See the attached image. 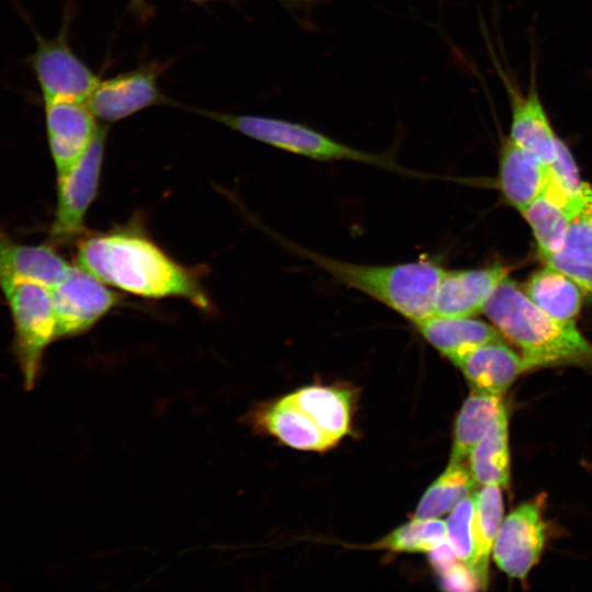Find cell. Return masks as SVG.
Here are the masks:
<instances>
[{"instance_id": "6da1fadb", "label": "cell", "mask_w": 592, "mask_h": 592, "mask_svg": "<svg viewBox=\"0 0 592 592\" xmlns=\"http://www.w3.org/2000/svg\"><path fill=\"white\" fill-rule=\"evenodd\" d=\"M76 258L79 267L124 292L149 298L180 297L198 308L209 307L196 277L137 232L87 237L77 244Z\"/></svg>"}, {"instance_id": "7a4b0ae2", "label": "cell", "mask_w": 592, "mask_h": 592, "mask_svg": "<svg viewBox=\"0 0 592 592\" xmlns=\"http://www.w3.org/2000/svg\"><path fill=\"white\" fill-rule=\"evenodd\" d=\"M482 312L521 351L526 372L559 365H592V343L574 322L554 319L506 276Z\"/></svg>"}, {"instance_id": "3957f363", "label": "cell", "mask_w": 592, "mask_h": 592, "mask_svg": "<svg viewBox=\"0 0 592 592\" xmlns=\"http://www.w3.org/2000/svg\"><path fill=\"white\" fill-rule=\"evenodd\" d=\"M304 253L340 283L371 296L413 323L433 315L435 293L445 271L434 261L374 265Z\"/></svg>"}, {"instance_id": "277c9868", "label": "cell", "mask_w": 592, "mask_h": 592, "mask_svg": "<svg viewBox=\"0 0 592 592\" xmlns=\"http://www.w3.org/2000/svg\"><path fill=\"white\" fill-rule=\"evenodd\" d=\"M202 114L252 139L309 159L350 160L390 170H401L388 155L361 150L297 122L262 115L212 111H204Z\"/></svg>"}, {"instance_id": "5b68a950", "label": "cell", "mask_w": 592, "mask_h": 592, "mask_svg": "<svg viewBox=\"0 0 592 592\" xmlns=\"http://www.w3.org/2000/svg\"><path fill=\"white\" fill-rule=\"evenodd\" d=\"M14 326L13 352L26 390L33 389L41 373L46 346L56 340V315L50 288L29 280L0 282Z\"/></svg>"}, {"instance_id": "8992f818", "label": "cell", "mask_w": 592, "mask_h": 592, "mask_svg": "<svg viewBox=\"0 0 592 592\" xmlns=\"http://www.w3.org/2000/svg\"><path fill=\"white\" fill-rule=\"evenodd\" d=\"M29 60L44 104L87 102L101 81L70 47L66 23L54 38L36 34V47Z\"/></svg>"}, {"instance_id": "52a82bcc", "label": "cell", "mask_w": 592, "mask_h": 592, "mask_svg": "<svg viewBox=\"0 0 592 592\" xmlns=\"http://www.w3.org/2000/svg\"><path fill=\"white\" fill-rule=\"evenodd\" d=\"M107 128L100 129L81 159L58 175L57 207L50 238L68 243L82 235L84 216L93 202L101 177Z\"/></svg>"}, {"instance_id": "ba28073f", "label": "cell", "mask_w": 592, "mask_h": 592, "mask_svg": "<svg viewBox=\"0 0 592 592\" xmlns=\"http://www.w3.org/2000/svg\"><path fill=\"white\" fill-rule=\"evenodd\" d=\"M56 315V339L77 335L90 329L118 301L105 283L79 266L50 288Z\"/></svg>"}, {"instance_id": "9c48e42d", "label": "cell", "mask_w": 592, "mask_h": 592, "mask_svg": "<svg viewBox=\"0 0 592 592\" xmlns=\"http://www.w3.org/2000/svg\"><path fill=\"white\" fill-rule=\"evenodd\" d=\"M545 539L539 504L523 503L502 521L491 555L509 577L524 579L538 561Z\"/></svg>"}, {"instance_id": "30bf717a", "label": "cell", "mask_w": 592, "mask_h": 592, "mask_svg": "<svg viewBox=\"0 0 592 592\" xmlns=\"http://www.w3.org/2000/svg\"><path fill=\"white\" fill-rule=\"evenodd\" d=\"M499 76L505 87L510 111L509 137L520 147L550 164L557 152L560 138L555 133L547 111L540 99L535 72L532 71L530 84L522 92L498 65Z\"/></svg>"}, {"instance_id": "8fae6325", "label": "cell", "mask_w": 592, "mask_h": 592, "mask_svg": "<svg viewBox=\"0 0 592 592\" xmlns=\"http://www.w3.org/2000/svg\"><path fill=\"white\" fill-rule=\"evenodd\" d=\"M159 72L157 66H143L100 81L86 103L103 122L126 118L164 101L157 83Z\"/></svg>"}, {"instance_id": "7c38bea8", "label": "cell", "mask_w": 592, "mask_h": 592, "mask_svg": "<svg viewBox=\"0 0 592 592\" xmlns=\"http://www.w3.org/2000/svg\"><path fill=\"white\" fill-rule=\"evenodd\" d=\"M44 106L49 150L59 175L81 159L100 126L86 102L59 101Z\"/></svg>"}, {"instance_id": "4fadbf2b", "label": "cell", "mask_w": 592, "mask_h": 592, "mask_svg": "<svg viewBox=\"0 0 592 592\" xmlns=\"http://www.w3.org/2000/svg\"><path fill=\"white\" fill-rule=\"evenodd\" d=\"M509 267L494 263L485 267L445 270L439 283L433 315L470 317L482 309Z\"/></svg>"}, {"instance_id": "5bb4252c", "label": "cell", "mask_w": 592, "mask_h": 592, "mask_svg": "<svg viewBox=\"0 0 592 592\" xmlns=\"http://www.w3.org/2000/svg\"><path fill=\"white\" fill-rule=\"evenodd\" d=\"M591 190V185L588 184L582 196L571 197L550 172L543 191L521 213L532 228L540 257L563 248L571 223Z\"/></svg>"}, {"instance_id": "9a60e30c", "label": "cell", "mask_w": 592, "mask_h": 592, "mask_svg": "<svg viewBox=\"0 0 592 592\" xmlns=\"http://www.w3.org/2000/svg\"><path fill=\"white\" fill-rule=\"evenodd\" d=\"M471 390L503 396L526 372L523 358L503 339L481 344L453 362Z\"/></svg>"}, {"instance_id": "2e32d148", "label": "cell", "mask_w": 592, "mask_h": 592, "mask_svg": "<svg viewBox=\"0 0 592 592\" xmlns=\"http://www.w3.org/2000/svg\"><path fill=\"white\" fill-rule=\"evenodd\" d=\"M549 177V164L509 136L502 138L498 184L508 204L522 213L543 191Z\"/></svg>"}, {"instance_id": "e0dca14e", "label": "cell", "mask_w": 592, "mask_h": 592, "mask_svg": "<svg viewBox=\"0 0 592 592\" xmlns=\"http://www.w3.org/2000/svg\"><path fill=\"white\" fill-rule=\"evenodd\" d=\"M71 265L50 246L23 244L0 228V282L29 278L52 288L69 273Z\"/></svg>"}, {"instance_id": "ac0fdd59", "label": "cell", "mask_w": 592, "mask_h": 592, "mask_svg": "<svg viewBox=\"0 0 592 592\" xmlns=\"http://www.w3.org/2000/svg\"><path fill=\"white\" fill-rule=\"evenodd\" d=\"M414 326L422 338L452 363L481 344L503 338L493 325L475 316L431 315Z\"/></svg>"}, {"instance_id": "d6986e66", "label": "cell", "mask_w": 592, "mask_h": 592, "mask_svg": "<svg viewBox=\"0 0 592 592\" xmlns=\"http://www.w3.org/2000/svg\"><path fill=\"white\" fill-rule=\"evenodd\" d=\"M255 426L300 451H326L335 445L287 395L255 411Z\"/></svg>"}, {"instance_id": "ffe728a7", "label": "cell", "mask_w": 592, "mask_h": 592, "mask_svg": "<svg viewBox=\"0 0 592 592\" xmlns=\"http://www.w3.org/2000/svg\"><path fill=\"white\" fill-rule=\"evenodd\" d=\"M287 397L337 444L351 426L353 394L334 386L312 385L297 389Z\"/></svg>"}, {"instance_id": "44dd1931", "label": "cell", "mask_w": 592, "mask_h": 592, "mask_svg": "<svg viewBox=\"0 0 592 592\" xmlns=\"http://www.w3.org/2000/svg\"><path fill=\"white\" fill-rule=\"evenodd\" d=\"M523 292L556 320L574 322L580 314L581 289L569 276L547 264L530 276Z\"/></svg>"}, {"instance_id": "7402d4cb", "label": "cell", "mask_w": 592, "mask_h": 592, "mask_svg": "<svg viewBox=\"0 0 592 592\" xmlns=\"http://www.w3.org/2000/svg\"><path fill=\"white\" fill-rule=\"evenodd\" d=\"M471 475L479 486L506 487L510 481L508 413L501 410L468 457Z\"/></svg>"}, {"instance_id": "603a6c76", "label": "cell", "mask_w": 592, "mask_h": 592, "mask_svg": "<svg viewBox=\"0 0 592 592\" xmlns=\"http://www.w3.org/2000/svg\"><path fill=\"white\" fill-rule=\"evenodd\" d=\"M502 396L473 390L457 414L452 462H466L475 445L504 408Z\"/></svg>"}, {"instance_id": "cb8c5ba5", "label": "cell", "mask_w": 592, "mask_h": 592, "mask_svg": "<svg viewBox=\"0 0 592 592\" xmlns=\"http://www.w3.org/2000/svg\"><path fill=\"white\" fill-rule=\"evenodd\" d=\"M476 481L467 462L449 460L445 470L423 493L413 519H437L471 494Z\"/></svg>"}, {"instance_id": "d4e9b609", "label": "cell", "mask_w": 592, "mask_h": 592, "mask_svg": "<svg viewBox=\"0 0 592 592\" xmlns=\"http://www.w3.org/2000/svg\"><path fill=\"white\" fill-rule=\"evenodd\" d=\"M503 521L501 487L486 485L475 491L476 557L474 573L482 590L488 583V565L492 547Z\"/></svg>"}, {"instance_id": "484cf974", "label": "cell", "mask_w": 592, "mask_h": 592, "mask_svg": "<svg viewBox=\"0 0 592 592\" xmlns=\"http://www.w3.org/2000/svg\"><path fill=\"white\" fill-rule=\"evenodd\" d=\"M446 540V523L437 519L412 521L399 526L373 547L399 553H429Z\"/></svg>"}, {"instance_id": "4316f807", "label": "cell", "mask_w": 592, "mask_h": 592, "mask_svg": "<svg viewBox=\"0 0 592 592\" xmlns=\"http://www.w3.org/2000/svg\"><path fill=\"white\" fill-rule=\"evenodd\" d=\"M445 523L446 542L457 559L473 570L476 557L475 492L451 511Z\"/></svg>"}, {"instance_id": "83f0119b", "label": "cell", "mask_w": 592, "mask_h": 592, "mask_svg": "<svg viewBox=\"0 0 592 592\" xmlns=\"http://www.w3.org/2000/svg\"><path fill=\"white\" fill-rule=\"evenodd\" d=\"M545 264L569 276L592 299V259L571 249L540 257Z\"/></svg>"}, {"instance_id": "f1b7e54d", "label": "cell", "mask_w": 592, "mask_h": 592, "mask_svg": "<svg viewBox=\"0 0 592 592\" xmlns=\"http://www.w3.org/2000/svg\"><path fill=\"white\" fill-rule=\"evenodd\" d=\"M549 168L553 177L567 194L574 198L583 195L589 183L581 180L572 152L561 139L558 143L556 157Z\"/></svg>"}, {"instance_id": "f546056e", "label": "cell", "mask_w": 592, "mask_h": 592, "mask_svg": "<svg viewBox=\"0 0 592 592\" xmlns=\"http://www.w3.org/2000/svg\"><path fill=\"white\" fill-rule=\"evenodd\" d=\"M563 248L592 259V190L571 223Z\"/></svg>"}, {"instance_id": "4dcf8cb0", "label": "cell", "mask_w": 592, "mask_h": 592, "mask_svg": "<svg viewBox=\"0 0 592 592\" xmlns=\"http://www.w3.org/2000/svg\"><path fill=\"white\" fill-rule=\"evenodd\" d=\"M437 574L442 589L446 591H476L482 589L474 571L459 560L439 571Z\"/></svg>"}, {"instance_id": "1f68e13d", "label": "cell", "mask_w": 592, "mask_h": 592, "mask_svg": "<svg viewBox=\"0 0 592 592\" xmlns=\"http://www.w3.org/2000/svg\"><path fill=\"white\" fill-rule=\"evenodd\" d=\"M280 1L284 2L285 5H287V7L295 8L297 4L300 5L299 3H295V0H280Z\"/></svg>"}, {"instance_id": "d6a6232c", "label": "cell", "mask_w": 592, "mask_h": 592, "mask_svg": "<svg viewBox=\"0 0 592 592\" xmlns=\"http://www.w3.org/2000/svg\"><path fill=\"white\" fill-rule=\"evenodd\" d=\"M132 3L135 8H140L144 5V0H132Z\"/></svg>"}, {"instance_id": "836d02e7", "label": "cell", "mask_w": 592, "mask_h": 592, "mask_svg": "<svg viewBox=\"0 0 592 592\" xmlns=\"http://www.w3.org/2000/svg\"><path fill=\"white\" fill-rule=\"evenodd\" d=\"M191 1H194V2H197V3H205V2L217 1V0H191Z\"/></svg>"}]
</instances>
